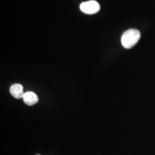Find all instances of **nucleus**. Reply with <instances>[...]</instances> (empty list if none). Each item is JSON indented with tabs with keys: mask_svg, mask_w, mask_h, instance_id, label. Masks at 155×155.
I'll return each instance as SVG.
<instances>
[{
	"mask_svg": "<svg viewBox=\"0 0 155 155\" xmlns=\"http://www.w3.org/2000/svg\"><path fill=\"white\" fill-rule=\"evenodd\" d=\"M10 93L16 99L22 98L25 93L24 92L22 85L18 83L14 84L10 88Z\"/></svg>",
	"mask_w": 155,
	"mask_h": 155,
	"instance_id": "nucleus-4",
	"label": "nucleus"
},
{
	"mask_svg": "<svg viewBox=\"0 0 155 155\" xmlns=\"http://www.w3.org/2000/svg\"><path fill=\"white\" fill-rule=\"evenodd\" d=\"M22 99L24 103L28 106L34 105L39 101L38 96L32 91H27L25 93Z\"/></svg>",
	"mask_w": 155,
	"mask_h": 155,
	"instance_id": "nucleus-3",
	"label": "nucleus"
},
{
	"mask_svg": "<svg viewBox=\"0 0 155 155\" xmlns=\"http://www.w3.org/2000/svg\"></svg>",
	"mask_w": 155,
	"mask_h": 155,
	"instance_id": "nucleus-5",
	"label": "nucleus"
},
{
	"mask_svg": "<svg viewBox=\"0 0 155 155\" xmlns=\"http://www.w3.org/2000/svg\"><path fill=\"white\" fill-rule=\"evenodd\" d=\"M80 9L86 14L93 15L100 11V5L98 2L91 0L82 3L80 5Z\"/></svg>",
	"mask_w": 155,
	"mask_h": 155,
	"instance_id": "nucleus-2",
	"label": "nucleus"
},
{
	"mask_svg": "<svg viewBox=\"0 0 155 155\" xmlns=\"http://www.w3.org/2000/svg\"><path fill=\"white\" fill-rule=\"evenodd\" d=\"M141 38V33L139 30L130 29L123 33L121 37V44L127 49H130L136 45Z\"/></svg>",
	"mask_w": 155,
	"mask_h": 155,
	"instance_id": "nucleus-1",
	"label": "nucleus"
}]
</instances>
